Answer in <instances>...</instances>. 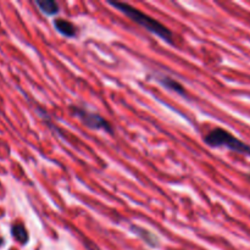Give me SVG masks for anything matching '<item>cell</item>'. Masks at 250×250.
I'll list each match as a JSON object with an SVG mask.
<instances>
[{
	"label": "cell",
	"mask_w": 250,
	"mask_h": 250,
	"mask_svg": "<svg viewBox=\"0 0 250 250\" xmlns=\"http://www.w3.org/2000/svg\"><path fill=\"white\" fill-rule=\"evenodd\" d=\"M36 5L46 16H54L59 12V4L54 0H37Z\"/></svg>",
	"instance_id": "cell-7"
},
{
	"label": "cell",
	"mask_w": 250,
	"mask_h": 250,
	"mask_svg": "<svg viewBox=\"0 0 250 250\" xmlns=\"http://www.w3.org/2000/svg\"><path fill=\"white\" fill-rule=\"evenodd\" d=\"M54 27H55L56 31L63 37H67V38H73V37L77 34V29L73 26L72 22L67 21V20L63 19H56L54 20Z\"/></svg>",
	"instance_id": "cell-4"
},
{
	"label": "cell",
	"mask_w": 250,
	"mask_h": 250,
	"mask_svg": "<svg viewBox=\"0 0 250 250\" xmlns=\"http://www.w3.org/2000/svg\"><path fill=\"white\" fill-rule=\"evenodd\" d=\"M109 5H111L112 7H115L116 10L121 11L122 14L126 15L128 19H131L132 21L136 22L137 24H139L141 27L146 28V31L150 32V33L155 34L156 37H159L160 39H163L164 42L168 44H173V33L167 28L166 26H164L161 22H159L158 20H155L154 17L149 16V15L144 14L141 10L136 9L132 5L126 4V2H109Z\"/></svg>",
	"instance_id": "cell-1"
},
{
	"label": "cell",
	"mask_w": 250,
	"mask_h": 250,
	"mask_svg": "<svg viewBox=\"0 0 250 250\" xmlns=\"http://www.w3.org/2000/svg\"><path fill=\"white\" fill-rule=\"evenodd\" d=\"M71 111L88 128L98 129V131H103L105 133L114 134V128H112L111 124L107 120H105L104 117L100 116V115L95 114V112H90L89 110L80 106H72L71 107Z\"/></svg>",
	"instance_id": "cell-3"
},
{
	"label": "cell",
	"mask_w": 250,
	"mask_h": 250,
	"mask_svg": "<svg viewBox=\"0 0 250 250\" xmlns=\"http://www.w3.org/2000/svg\"><path fill=\"white\" fill-rule=\"evenodd\" d=\"M205 144L212 148H227L234 153L250 156V146L224 128H214L204 137Z\"/></svg>",
	"instance_id": "cell-2"
},
{
	"label": "cell",
	"mask_w": 250,
	"mask_h": 250,
	"mask_svg": "<svg viewBox=\"0 0 250 250\" xmlns=\"http://www.w3.org/2000/svg\"><path fill=\"white\" fill-rule=\"evenodd\" d=\"M2 243H4V241H2V238H0V247L2 246Z\"/></svg>",
	"instance_id": "cell-9"
},
{
	"label": "cell",
	"mask_w": 250,
	"mask_h": 250,
	"mask_svg": "<svg viewBox=\"0 0 250 250\" xmlns=\"http://www.w3.org/2000/svg\"><path fill=\"white\" fill-rule=\"evenodd\" d=\"M158 81L161 85H164V87L167 88V89L172 90V92H175L176 94L186 95L185 87H183L180 82H177L176 80H173V78L167 77V76H161V77L158 78Z\"/></svg>",
	"instance_id": "cell-6"
},
{
	"label": "cell",
	"mask_w": 250,
	"mask_h": 250,
	"mask_svg": "<svg viewBox=\"0 0 250 250\" xmlns=\"http://www.w3.org/2000/svg\"><path fill=\"white\" fill-rule=\"evenodd\" d=\"M11 233L14 238L21 244H26L28 242V233L22 225H14L11 227Z\"/></svg>",
	"instance_id": "cell-8"
},
{
	"label": "cell",
	"mask_w": 250,
	"mask_h": 250,
	"mask_svg": "<svg viewBox=\"0 0 250 250\" xmlns=\"http://www.w3.org/2000/svg\"><path fill=\"white\" fill-rule=\"evenodd\" d=\"M131 231L134 232V233H136L137 236L139 237V238L143 239V241L146 242L148 246L158 247L159 244H160V241H159L158 237H156L154 233H151L150 231H148V229H143V227L137 226V225L134 226V225H133V226L131 227Z\"/></svg>",
	"instance_id": "cell-5"
}]
</instances>
